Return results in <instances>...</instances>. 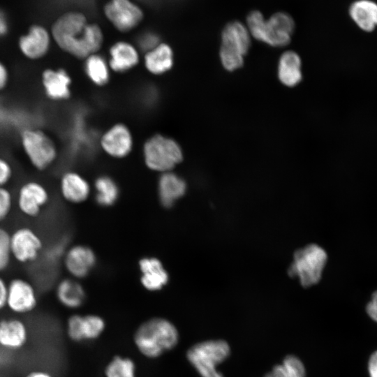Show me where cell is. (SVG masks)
Masks as SVG:
<instances>
[{
  "label": "cell",
  "mask_w": 377,
  "mask_h": 377,
  "mask_svg": "<svg viewBox=\"0 0 377 377\" xmlns=\"http://www.w3.org/2000/svg\"><path fill=\"white\" fill-rule=\"evenodd\" d=\"M52 36L62 50L77 59L95 54L103 40L101 28L88 24L84 15L76 12L59 17L52 27Z\"/></svg>",
  "instance_id": "cell-1"
},
{
  "label": "cell",
  "mask_w": 377,
  "mask_h": 377,
  "mask_svg": "<svg viewBox=\"0 0 377 377\" xmlns=\"http://www.w3.org/2000/svg\"><path fill=\"white\" fill-rule=\"evenodd\" d=\"M179 339L176 325L162 317H154L142 323L133 337L137 350L149 359L158 358L173 350Z\"/></svg>",
  "instance_id": "cell-2"
},
{
  "label": "cell",
  "mask_w": 377,
  "mask_h": 377,
  "mask_svg": "<svg viewBox=\"0 0 377 377\" xmlns=\"http://www.w3.org/2000/svg\"><path fill=\"white\" fill-rule=\"evenodd\" d=\"M19 142L29 165L36 172L49 170L58 158V148L53 138L40 128L28 127L19 135Z\"/></svg>",
  "instance_id": "cell-3"
},
{
  "label": "cell",
  "mask_w": 377,
  "mask_h": 377,
  "mask_svg": "<svg viewBox=\"0 0 377 377\" xmlns=\"http://www.w3.org/2000/svg\"><path fill=\"white\" fill-rule=\"evenodd\" d=\"M9 248L13 264L31 266L42 258L45 242L34 226L20 224L10 230Z\"/></svg>",
  "instance_id": "cell-4"
},
{
  "label": "cell",
  "mask_w": 377,
  "mask_h": 377,
  "mask_svg": "<svg viewBox=\"0 0 377 377\" xmlns=\"http://www.w3.org/2000/svg\"><path fill=\"white\" fill-rule=\"evenodd\" d=\"M15 207L23 219L34 221L43 214L52 201L47 186L36 179L22 181L14 191Z\"/></svg>",
  "instance_id": "cell-5"
},
{
  "label": "cell",
  "mask_w": 377,
  "mask_h": 377,
  "mask_svg": "<svg viewBox=\"0 0 377 377\" xmlns=\"http://www.w3.org/2000/svg\"><path fill=\"white\" fill-rule=\"evenodd\" d=\"M230 347L222 340H208L191 346L186 358L200 377H223L217 366L229 355Z\"/></svg>",
  "instance_id": "cell-6"
},
{
  "label": "cell",
  "mask_w": 377,
  "mask_h": 377,
  "mask_svg": "<svg viewBox=\"0 0 377 377\" xmlns=\"http://www.w3.org/2000/svg\"><path fill=\"white\" fill-rule=\"evenodd\" d=\"M327 259L322 247L314 244L306 245L295 253L288 273L297 278L302 286H312L320 280Z\"/></svg>",
  "instance_id": "cell-7"
},
{
  "label": "cell",
  "mask_w": 377,
  "mask_h": 377,
  "mask_svg": "<svg viewBox=\"0 0 377 377\" xmlns=\"http://www.w3.org/2000/svg\"><path fill=\"white\" fill-rule=\"evenodd\" d=\"M40 304V293L36 283L24 275L15 274L8 279L6 311L24 318L33 313Z\"/></svg>",
  "instance_id": "cell-8"
},
{
  "label": "cell",
  "mask_w": 377,
  "mask_h": 377,
  "mask_svg": "<svg viewBox=\"0 0 377 377\" xmlns=\"http://www.w3.org/2000/svg\"><path fill=\"white\" fill-rule=\"evenodd\" d=\"M143 155L150 170L162 172L171 171L184 158L182 149L175 140L159 134L145 142Z\"/></svg>",
  "instance_id": "cell-9"
},
{
  "label": "cell",
  "mask_w": 377,
  "mask_h": 377,
  "mask_svg": "<svg viewBox=\"0 0 377 377\" xmlns=\"http://www.w3.org/2000/svg\"><path fill=\"white\" fill-rule=\"evenodd\" d=\"M96 257L89 246L76 244L64 249L61 263L68 276L81 280L87 276L94 268Z\"/></svg>",
  "instance_id": "cell-10"
},
{
  "label": "cell",
  "mask_w": 377,
  "mask_h": 377,
  "mask_svg": "<svg viewBox=\"0 0 377 377\" xmlns=\"http://www.w3.org/2000/svg\"><path fill=\"white\" fill-rule=\"evenodd\" d=\"M105 329L104 319L95 314L73 313L66 321L67 337L75 343L95 340L101 337Z\"/></svg>",
  "instance_id": "cell-11"
},
{
  "label": "cell",
  "mask_w": 377,
  "mask_h": 377,
  "mask_svg": "<svg viewBox=\"0 0 377 377\" xmlns=\"http://www.w3.org/2000/svg\"><path fill=\"white\" fill-rule=\"evenodd\" d=\"M40 85L46 98L52 102H62L71 96L72 78L61 67H47L40 75Z\"/></svg>",
  "instance_id": "cell-12"
},
{
  "label": "cell",
  "mask_w": 377,
  "mask_h": 377,
  "mask_svg": "<svg viewBox=\"0 0 377 377\" xmlns=\"http://www.w3.org/2000/svg\"><path fill=\"white\" fill-rule=\"evenodd\" d=\"M107 18L120 31H129L143 18L140 8L130 0H110L104 7Z\"/></svg>",
  "instance_id": "cell-13"
},
{
  "label": "cell",
  "mask_w": 377,
  "mask_h": 377,
  "mask_svg": "<svg viewBox=\"0 0 377 377\" xmlns=\"http://www.w3.org/2000/svg\"><path fill=\"white\" fill-rule=\"evenodd\" d=\"M29 327L24 318L9 315L0 318V348L17 351L29 342Z\"/></svg>",
  "instance_id": "cell-14"
},
{
  "label": "cell",
  "mask_w": 377,
  "mask_h": 377,
  "mask_svg": "<svg viewBox=\"0 0 377 377\" xmlns=\"http://www.w3.org/2000/svg\"><path fill=\"white\" fill-rule=\"evenodd\" d=\"M294 29V21L288 14L275 13L266 20L262 42L275 47L286 46L290 42Z\"/></svg>",
  "instance_id": "cell-15"
},
{
  "label": "cell",
  "mask_w": 377,
  "mask_h": 377,
  "mask_svg": "<svg viewBox=\"0 0 377 377\" xmlns=\"http://www.w3.org/2000/svg\"><path fill=\"white\" fill-rule=\"evenodd\" d=\"M61 199L67 204L83 203L89 198L90 186L83 176L74 170L61 173L58 182Z\"/></svg>",
  "instance_id": "cell-16"
},
{
  "label": "cell",
  "mask_w": 377,
  "mask_h": 377,
  "mask_svg": "<svg viewBox=\"0 0 377 377\" xmlns=\"http://www.w3.org/2000/svg\"><path fill=\"white\" fill-rule=\"evenodd\" d=\"M52 290L56 302L68 310L79 309L86 300V292L80 280L68 276L57 280Z\"/></svg>",
  "instance_id": "cell-17"
},
{
  "label": "cell",
  "mask_w": 377,
  "mask_h": 377,
  "mask_svg": "<svg viewBox=\"0 0 377 377\" xmlns=\"http://www.w3.org/2000/svg\"><path fill=\"white\" fill-rule=\"evenodd\" d=\"M18 47L27 59L34 61L40 60L50 50V36L43 27L33 26L20 38Z\"/></svg>",
  "instance_id": "cell-18"
},
{
  "label": "cell",
  "mask_w": 377,
  "mask_h": 377,
  "mask_svg": "<svg viewBox=\"0 0 377 377\" xmlns=\"http://www.w3.org/2000/svg\"><path fill=\"white\" fill-rule=\"evenodd\" d=\"M101 145L110 156L123 158L127 156L133 148V137L126 126L117 124L103 135Z\"/></svg>",
  "instance_id": "cell-19"
},
{
  "label": "cell",
  "mask_w": 377,
  "mask_h": 377,
  "mask_svg": "<svg viewBox=\"0 0 377 377\" xmlns=\"http://www.w3.org/2000/svg\"><path fill=\"white\" fill-rule=\"evenodd\" d=\"M251 34L243 24L233 21L226 24L221 33V46L244 57L251 47Z\"/></svg>",
  "instance_id": "cell-20"
},
{
  "label": "cell",
  "mask_w": 377,
  "mask_h": 377,
  "mask_svg": "<svg viewBox=\"0 0 377 377\" xmlns=\"http://www.w3.org/2000/svg\"><path fill=\"white\" fill-rule=\"evenodd\" d=\"M140 282L149 291H158L165 286L169 275L161 261L155 257H145L140 260Z\"/></svg>",
  "instance_id": "cell-21"
},
{
  "label": "cell",
  "mask_w": 377,
  "mask_h": 377,
  "mask_svg": "<svg viewBox=\"0 0 377 377\" xmlns=\"http://www.w3.org/2000/svg\"><path fill=\"white\" fill-rule=\"evenodd\" d=\"M187 185L183 178L171 171L163 172L158 182V195L161 204L169 208L182 198Z\"/></svg>",
  "instance_id": "cell-22"
},
{
  "label": "cell",
  "mask_w": 377,
  "mask_h": 377,
  "mask_svg": "<svg viewBox=\"0 0 377 377\" xmlns=\"http://www.w3.org/2000/svg\"><path fill=\"white\" fill-rule=\"evenodd\" d=\"M277 75L279 81L288 87H295L302 81V61L297 52L288 50L281 55Z\"/></svg>",
  "instance_id": "cell-23"
},
{
  "label": "cell",
  "mask_w": 377,
  "mask_h": 377,
  "mask_svg": "<svg viewBox=\"0 0 377 377\" xmlns=\"http://www.w3.org/2000/svg\"><path fill=\"white\" fill-rule=\"evenodd\" d=\"M349 15L362 31L370 32L377 27V3L371 0H357L349 7Z\"/></svg>",
  "instance_id": "cell-24"
},
{
  "label": "cell",
  "mask_w": 377,
  "mask_h": 377,
  "mask_svg": "<svg viewBox=\"0 0 377 377\" xmlns=\"http://www.w3.org/2000/svg\"><path fill=\"white\" fill-rule=\"evenodd\" d=\"M110 66L118 73L132 69L139 60L136 49L130 43L124 41L114 43L110 47Z\"/></svg>",
  "instance_id": "cell-25"
},
{
  "label": "cell",
  "mask_w": 377,
  "mask_h": 377,
  "mask_svg": "<svg viewBox=\"0 0 377 377\" xmlns=\"http://www.w3.org/2000/svg\"><path fill=\"white\" fill-rule=\"evenodd\" d=\"M145 66L154 75H161L173 66V52L165 43H159L148 51L145 57Z\"/></svg>",
  "instance_id": "cell-26"
},
{
  "label": "cell",
  "mask_w": 377,
  "mask_h": 377,
  "mask_svg": "<svg viewBox=\"0 0 377 377\" xmlns=\"http://www.w3.org/2000/svg\"><path fill=\"white\" fill-rule=\"evenodd\" d=\"M94 186L95 200L101 206H112L117 201L119 188L116 182L110 177L107 175L98 177L96 179Z\"/></svg>",
  "instance_id": "cell-27"
},
{
  "label": "cell",
  "mask_w": 377,
  "mask_h": 377,
  "mask_svg": "<svg viewBox=\"0 0 377 377\" xmlns=\"http://www.w3.org/2000/svg\"><path fill=\"white\" fill-rule=\"evenodd\" d=\"M84 70L89 79L98 86H103L110 79L108 64L103 57L97 54L85 59Z\"/></svg>",
  "instance_id": "cell-28"
},
{
  "label": "cell",
  "mask_w": 377,
  "mask_h": 377,
  "mask_svg": "<svg viewBox=\"0 0 377 377\" xmlns=\"http://www.w3.org/2000/svg\"><path fill=\"white\" fill-rule=\"evenodd\" d=\"M135 362L128 357L114 355L105 367V377H136Z\"/></svg>",
  "instance_id": "cell-29"
},
{
  "label": "cell",
  "mask_w": 377,
  "mask_h": 377,
  "mask_svg": "<svg viewBox=\"0 0 377 377\" xmlns=\"http://www.w3.org/2000/svg\"><path fill=\"white\" fill-rule=\"evenodd\" d=\"M265 377H305V369L300 359L289 355Z\"/></svg>",
  "instance_id": "cell-30"
},
{
  "label": "cell",
  "mask_w": 377,
  "mask_h": 377,
  "mask_svg": "<svg viewBox=\"0 0 377 377\" xmlns=\"http://www.w3.org/2000/svg\"><path fill=\"white\" fill-rule=\"evenodd\" d=\"M15 211L14 191L10 186L0 187V225L5 226Z\"/></svg>",
  "instance_id": "cell-31"
},
{
  "label": "cell",
  "mask_w": 377,
  "mask_h": 377,
  "mask_svg": "<svg viewBox=\"0 0 377 377\" xmlns=\"http://www.w3.org/2000/svg\"><path fill=\"white\" fill-rule=\"evenodd\" d=\"M10 230L4 225H0V274L10 271L13 263L9 248Z\"/></svg>",
  "instance_id": "cell-32"
},
{
  "label": "cell",
  "mask_w": 377,
  "mask_h": 377,
  "mask_svg": "<svg viewBox=\"0 0 377 377\" xmlns=\"http://www.w3.org/2000/svg\"><path fill=\"white\" fill-rule=\"evenodd\" d=\"M266 20L263 15L258 10L251 12L247 16L246 27L251 36L262 42Z\"/></svg>",
  "instance_id": "cell-33"
},
{
  "label": "cell",
  "mask_w": 377,
  "mask_h": 377,
  "mask_svg": "<svg viewBox=\"0 0 377 377\" xmlns=\"http://www.w3.org/2000/svg\"><path fill=\"white\" fill-rule=\"evenodd\" d=\"M219 57L223 67L228 71L240 68L244 63V57L221 47Z\"/></svg>",
  "instance_id": "cell-34"
},
{
  "label": "cell",
  "mask_w": 377,
  "mask_h": 377,
  "mask_svg": "<svg viewBox=\"0 0 377 377\" xmlns=\"http://www.w3.org/2000/svg\"><path fill=\"white\" fill-rule=\"evenodd\" d=\"M15 177V169L12 163L0 155V187L10 186Z\"/></svg>",
  "instance_id": "cell-35"
},
{
  "label": "cell",
  "mask_w": 377,
  "mask_h": 377,
  "mask_svg": "<svg viewBox=\"0 0 377 377\" xmlns=\"http://www.w3.org/2000/svg\"><path fill=\"white\" fill-rule=\"evenodd\" d=\"M10 73L8 66L0 60V94L3 92L9 85Z\"/></svg>",
  "instance_id": "cell-36"
},
{
  "label": "cell",
  "mask_w": 377,
  "mask_h": 377,
  "mask_svg": "<svg viewBox=\"0 0 377 377\" xmlns=\"http://www.w3.org/2000/svg\"><path fill=\"white\" fill-rule=\"evenodd\" d=\"M8 279L0 274V314L6 311Z\"/></svg>",
  "instance_id": "cell-37"
},
{
  "label": "cell",
  "mask_w": 377,
  "mask_h": 377,
  "mask_svg": "<svg viewBox=\"0 0 377 377\" xmlns=\"http://www.w3.org/2000/svg\"><path fill=\"white\" fill-rule=\"evenodd\" d=\"M140 44L142 49L148 52L157 46L159 43L156 36L149 34L142 36L140 40Z\"/></svg>",
  "instance_id": "cell-38"
},
{
  "label": "cell",
  "mask_w": 377,
  "mask_h": 377,
  "mask_svg": "<svg viewBox=\"0 0 377 377\" xmlns=\"http://www.w3.org/2000/svg\"><path fill=\"white\" fill-rule=\"evenodd\" d=\"M366 309L370 318L377 322V291L373 293Z\"/></svg>",
  "instance_id": "cell-39"
},
{
  "label": "cell",
  "mask_w": 377,
  "mask_h": 377,
  "mask_svg": "<svg viewBox=\"0 0 377 377\" xmlns=\"http://www.w3.org/2000/svg\"><path fill=\"white\" fill-rule=\"evenodd\" d=\"M368 370L370 377H377V351L374 352L369 358Z\"/></svg>",
  "instance_id": "cell-40"
},
{
  "label": "cell",
  "mask_w": 377,
  "mask_h": 377,
  "mask_svg": "<svg viewBox=\"0 0 377 377\" xmlns=\"http://www.w3.org/2000/svg\"><path fill=\"white\" fill-rule=\"evenodd\" d=\"M24 377H54L51 373L45 370H32L26 374Z\"/></svg>",
  "instance_id": "cell-41"
},
{
  "label": "cell",
  "mask_w": 377,
  "mask_h": 377,
  "mask_svg": "<svg viewBox=\"0 0 377 377\" xmlns=\"http://www.w3.org/2000/svg\"><path fill=\"white\" fill-rule=\"evenodd\" d=\"M8 27L5 17L2 13L0 12V36H4L7 32Z\"/></svg>",
  "instance_id": "cell-42"
}]
</instances>
